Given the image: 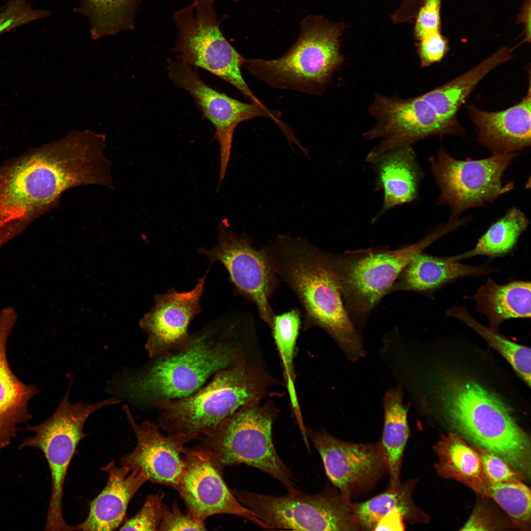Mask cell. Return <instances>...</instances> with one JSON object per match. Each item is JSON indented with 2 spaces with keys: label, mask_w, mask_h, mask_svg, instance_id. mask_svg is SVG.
I'll list each match as a JSON object with an SVG mask.
<instances>
[{
  "label": "cell",
  "mask_w": 531,
  "mask_h": 531,
  "mask_svg": "<svg viewBox=\"0 0 531 531\" xmlns=\"http://www.w3.org/2000/svg\"><path fill=\"white\" fill-rule=\"evenodd\" d=\"M416 481L412 479L401 483L395 489L388 488L368 501L352 503L359 530L375 531L383 517L394 511L400 512L404 520L410 523H428L429 517L413 501Z\"/></svg>",
  "instance_id": "cell-27"
},
{
  "label": "cell",
  "mask_w": 531,
  "mask_h": 531,
  "mask_svg": "<svg viewBox=\"0 0 531 531\" xmlns=\"http://www.w3.org/2000/svg\"><path fill=\"white\" fill-rule=\"evenodd\" d=\"M479 454L482 472L486 478L497 482H519L525 477L494 453L475 446Z\"/></svg>",
  "instance_id": "cell-36"
},
{
  "label": "cell",
  "mask_w": 531,
  "mask_h": 531,
  "mask_svg": "<svg viewBox=\"0 0 531 531\" xmlns=\"http://www.w3.org/2000/svg\"><path fill=\"white\" fill-rule=\"evenodd\" d=\"M80 179L74 157L54 142L5 162L0 167V239L56 207Z\"/></svg>",
  "instance_id": "cell-2"
},
{
  "label": "cell",
  "mask_w": 531,
  "mask_h": 531,
  "mask_svg": "<svg viewBox=\"0 0 531 531\" xmlns=\"http://www.w3.org/2000/svg\"><path fill=\"white\" fill-rule=\"evenodd\" d=\"M223 469L202 444L186 448L185 466L177 491L187 513L203 521L215 514H233L266 529L229 489L223 477Z\"/></svg>",
  "instance_id": "cell-17"
},
{
  "label": "cell",
  "mask_w": 531,
  "mask_h": 531,
  "mask_svg": "<svg viewBox=\"0 0 531 531\" xmlns=\"http://www.w3.org/2000/svg\"><path fill=\"white\" fill-rule=\"evenodd\" d=\"M262 249L280 281L298 299L303 330L322 329L351 362L365 358L362 335L346 308L328 252L304 238L288 235L278 236Z\"/></svg>",
  "instance_id": "cell-1"
},
{
  "label": "cell",
  "mask_w": 531,
  "mask_h": 531,
  "mask_svg": "<svg viewBox=\"0 0 531 531\" xmlns=\"http://www.w3.org/2000/svg\"><path fill=\"white\" fill-rule=\"evenodd\" d=\"M446 50V42L438 31L426 35L420 40L419 53L421 64L427 66L439 62Z\"/></svg>",
  "instance_id": "cell-39"
},
{
  "label": "cell",
  "mask_w": 531,
  "mask_h": 531,
  "mask_svg": "<svg viewBox=\"0 0 531 531\" xmlns=\"http://www.w3.org/2000/svg\"><path fill=\"white\" fill-rule=\"evenodd\" d=\"M164 496L162 491L148 495L141 509L133 516L126 519L118 530L158 531L162 518Z\"/></svg>",
  "instance_id": "cell-35"
},
{
  "label": "cell",
  "mask_w": 531,
  "mask_h": 531,
  "mask_svg": "<svg viewBox=\"0 0 531 531\" xmlns=\"http://www.w3.org/2000/svg\"><path fill=\"white\" fill-rule=\"evenodd\" d=\"M507 51L502 50L450 82L421 96L445 118L456 121V114L480 81L490 71L510 58Z\"/></svg>",
  "instance_id": "cell-28"
},
{
  "label": "cell",
  "mask_w": 531,
  "mask_h": 531,
  "mask_svg": "<svg viewBox=\"0 0 531 531\" xmlns=\"http://www.w3.org/2000/svg\"><path fill=\"white\" fill-rule=\"evenodd\" d=\"M205 521L187 513H183L178 504L174 503L171 508L163 504L162 518L158 531L206 530Z\"/></svg>",
  "instance_id": "cell-37"
},
{
  "label": "cell",
  "mask_w": 531,
  "mask_h": 531,
  "mask_svg": "<svg viewBox=\"0 0 531 531\" xmlns=\"http://www.w3.org/2000/svg\"><path fill=\"white\" fill-rule=\"evenodd\" d=\"M434 449L438 460L436 469L441 477L464 483L483 475L477 451L458 434L442 437Z\"/></svg>",
  "instance_id": "cell-30"
},
{
  "label": "cell",
  "mask_w": 531,
  "mask_h": 531,
  "mask_svg": "<svg viewBox=\"0 0 531 531\" xmlns=\"http://www.w3.org/2000/svg\"><path fill=\"white\" fill-rule=\"evenodd\" d=\"M101 470L108 478L102 491L90 502L88 514L75 531H110L118 529L123 522L128 505L148 479L137 470L117 465L115 460Z\"/></svg>",
  "instance_id": "cell-20"
},
{
  "label": "cell",
  "mask_w": 531,
  "mask_h": 531,
  "mask_svg": "<svg viewBox=\"0 0 531 531\" xmlns=\"http://www.w3.org/2000/svg\"><path fill=\"white\" fill-rule=\"evenodd\" d=\"M437 393L443 416L454 430L530 478V439L498 397L472 380L458 377L443 380Z\"/></svg>",
  "instance_id": "cell-4"
},
{
  "label": "cell",
  "mask_w": 531,
  "mask_h": 531,
  "mask_svg": "<svg viewBox=\"0 0 531 531\" xmlns=\"http://www.w3.org/2000/svg\"><path fill=\"white\" fill-rule=\"evenodd\" d=\"M11 325L0 324V450L7 446L17 435L20 425L31 415L30 400L39 390L22 382L11 371L6 356V342Z\"/></svg>",
  "instance_id": "cell-23"
},
{
  "label": "cell",
  "mask_w": 531,
  "mask_h": 531,
  "mask_svg": "<svg viewBox=\"0 0 531 531\" xmlns=\"http://www.w3.org/2000/svg\"><path fill=\"white\" fill-rule=\"evenodd\" d=\"M207 273L190 291L179 292L171 288L154 296V305L139 322L148 335L145 349L150 357L179 351L189 345L192 335L188 328L201 312L200 299Z\"/></svg>",
  "instance_id": "cell-18"
},
{
  "label": "cell",
  "mask_w": 531,
  "mask_h": 531,
  "mask_svg": "<svg viewBox=\"0 0 531 531\" xmlns=\"http://www.w3.org/2000/svg\"><path fill=\"white\" fill-rule=\"evenodd\" d=\"M232 492L266 530H359L352 503L334 486L314 495L298 490L279 497L237 489Z\"/></svg>",
  "instance_id": "cell-11"
},
{
  "label": "cell",
  "mask_w": 531,
  "mask_h": 531,
  "mask_svg": "<svg viewBox=\"0 0 531 531\" xmlns=\"http://www.w3.org/2000/svg\"><path fill=\"white\" fill-rule=\"evenodd\" d=\"M251 401L202 437V444L223 468L244 464L280 482L288 492L297 490L293 475L278 454L272 430L279 410L272 401Z\"/></svg>",
  "instance_id": "cell-8"
},
{
  "label": "cell",
  "mask_w": 531,
  "mask_h": 531,
  "mask_svg": "<svg viewBox=\"0 0 531 531\" xmlns=\"http://www.w3.org/2000/svg\"><path fill=\"white\" fill-rule=\"evenodd\" d=\"M278 382L259 362L248 359L238 348L233 363L216 373L206 386L177 400L162 401L153 406L162 410L160 427L186 444L207 434L242 406L261 401L272 393Z\"/></svg>",
  "instance_id": "cell-3"
},
{
  "label": "cell",
  "mask_w": 531,
  "mask_h": 531,
  "mask_svg": "<svg viewBox=\"0 0 531 531\" xmlns=\"http://www.w3.org/2000/svg\"><path fill=\"white\" fill-rule=\"evenodd\" d=\"M237 348L216 341L211 331L192 335L185 349L162 355L142 372L113 381L112 394L133 404L152 405L186 397L230 366Z\"/></svg>",
  "instance_id": "cell-5"
},
{
  "label": "cell",
  "mask_w": 531,
  "mask_h": 531,
  "mask_svg": "<svg viewBox=\"0 0 531 531\" xmlns=\"http://www.w3.org/2000/svg\"><path fill=\"white\" fill-rule=\"evenodd\" d=\"M441 0H426L417 18L415 35L418 40L426 35L438 31L440 25V4Z\"/></svg>",
  "instance_id": "cell-38"
},
{
  "label": "cell",
  "mask_w": 531,
  "mask_h": 531,
  "mask_svg": "<svg viewBox=\"0 0 531 531\" xmlns=\"http://www.w3.org/2000/svg\"><path fill=\"white\" fill-rule=\"evenodd\" d=\"M369 163L376 175V189L383 193V206L373 221L393 207L416 199L423 174L412 146L387 150Z\"/></svg>",
  "instance_id": "cell-21"
},
{
  "label": "cell",
  "mask_w": 531,
  "mask_h": 531,
  "mask_svg": "<svg viewBox=\"0 0 531 531\" xmlns=\"http://www.w3.org/2000/svg\"><path fill=\"white\" fill-rule=\"evenodd\" d=\"M531 86L521 102L507 109L486 112L471 107L480 143L493 153H517L531 145Z\"/></svg>",
  "instance_id": "cell-22"
},
{
  "label": "cell",
  "mask_w": 531,
  "mask_h": 531,
  "mask_svg": "<svg viewBox=\"0 0 531 531\" xmlns=\"http://www.w3.org/2000/svg\"><path fill=\"white\" fill-rule=\"evenodd\" d=\"M403 517L398 511L383 517L378 523L375 531H401L404 530Z\"/></svg>",
  "instance_id": "cell-41"
},
{
  "label": "cell",
  "mask_w": 531,
  "mask_h": 531,
  "mask_svg": "<svg viewBox=\"0 0 531 531\" xmlns=\"http://www.w3.org/2000/svg\"><path fill=\"white\" fill-rule=\"evenodd\" d=\"M472 299L477 310L487 317L490 327L494 329L507 320L531 317L530 282L499 285L489 278L477 289Z\"/></svg>",
  "instance_id": "cell-26"
},
{
  "label": "cell",
  "mask_w": 531,
  "mask_h": 531,
  "mask_svg": "<svg viewBox=\"0 0 531 531\" xmlns=\"http://www.w3.org/2000/svg\"><path fill=\"white\" fill-rule=\"evenodd\" d=\"M370 114L376 123L363 137L370 140L378 139L379 143L366 156L368 162L387 150L412 146L431 136L457 131L456 121L441 116L421 96L403 99L378 94L370 108Z\"/></svg>",
  "instance_id": "cell-14"
},
{
  "label": "cell",
  "mask_w": 531,
  "mask_h": 531,
  "mask_svg": "<svg viewBox=\"0 0 531 531\" xmlns=\"http://www.w3.org/2000/svg\"><path fill=\"white\" fill-rule=\"evenodd\" d=\"M487 264L471 266L451 257H438L422 252L416 254L403 269L389 293L399 291L429 292L453 280L495 271Z\"/></svg>",
  "instance_id": "cell-24"
},
{
  "label": "cell",
  "mask_w": 531,
  "mask_h": 531,
  "mask_svg": "<svg viewBox=\"0 0 531 531\" xmlns=\"http://www.w3.org/2000/svg\"><path fill=\"white\" fill-rule=\"evenodd\" d=\"M72 383L71 379L63 398L51 416L39 424L26 428L33 435L23 440L18 446L19 449L32 447L39 450L49 467L51 491L46 531L73 530V526L65 521L62 509L64 485L69 464L77 446L86 436L84 427L89 416L101 408L121 402L112 397L93 403L82 401L71 403L69 396Z\"/></svg>",
  "instance_id": "cell-9"
},
{
  "label": "cell",
  "mask_w": 531,
  "mask_h": 531,
  "mask_svg": "<svg viewBox=\"0 0 531 531\" xmlns=\"http://www.w3.org/2000/svg\"><path fill=\"white\" fill-rule=\"evenodd\" d=\"M301 312L296 308L274 315L270 328L283 368L284 378L292 410L298 423L303 422L295 387L294 360L302 324Z\"/></svg>",
  "instance_id": "cell-29"
},
{
  "label": "cell",
  "mask_w": 531,
  "mask_h": 531,
  "mask_svg": "<svg viewBox=\"0 0 531 531\" xmlns=\"http://www.w3.org/2000/svg\"><path fill=\"white\" fill-rule=\"evenodd\" d=\"M232 0V1H239L240 0Z\"/></svg>",
  "instance_id": "cell-42"
},
{
  "label": "cell",
  "mask_w": 531,
  "mask_h": 531,
  "mask_svg": "<svg viewBox=\"0 0 531 531\" xmlns=\"http://www.w3.org/2000/svg\"><path fill=\"white\" fill-rule=\"evenodd\" d=\"M529 223L524 213L513 206L489 228L472 250L452 258L459 261L478 255L496 257L505 254L514 248Z\"/></svg>",
  "instance_id": "cell-31"
},
{
  "label": "cell",
  "mask_w": 531,
  "mask_h": 531,
  "mask_svg": "<svg viewBox=\"0 0 531 531\" xmlns=\"http://www.w3.org/2000/svg\"><path fill=\"white\" fill-rule=\"evenodd\" d=\"M447 233L446 227L441 225L419 241L394 250L375 248L342 254L328 252L346 308L358 330L365 326L372 311L389 294L410 261Z\"/></svg>",
  "instance_id": "cell-7"
},
{
  "label": "cell",
  "mask_w": 531,
  "mask_h": 531,
  "mask_svg": "<svg viewBox=\"0 0 531 531\" xmlns=\"http://www.w3.org/2000/svg\"><path fill=\"white\" fill-rule=\"evenodd\" d=\"M405 391L397 385L386 391L383 398L384 425L380 441L389 474L388 488L399 486L401 465L409 437L408 414L410 404L404 402Z\"/></svg>",
  "instance_id": "cell-25"
},
{
  "label": "cell",
  "mask_w": 531,
  "mask_h": 531,
  "mask_svg": "<svg viewBox=\"0 0 531 531\" xmlns=\"http://www.w3.org/2000/svg\"><path fill=\"white\" fill-rule=\"evenodd\" d=\"M492 523L490 518L485 513L481 507L475 508V511L466 523L462 531H484L491 530Z\"/></svg>",
  "instance_id": "cell-40"
},
{
  "label": "cell",
  "mask_w": 531,
  "mask_h": 531,
  "mask_svg": "<svg viewBox=\"0 0 531 531\" xmlns=\"http://www.w3.org/2000/svg\"><path fill=\"white\" fill-rule=\"evenodd\" d=\"M446 315L460 320L481 336L506 359L520 378L530 386L531 351L529 348L511 341L496 329L482 325L464 307L452 308L446 311Z\"/></svg>",
  "instance_id": "cell-34"
},
{
  "label": "cell",
  "mask_w": 531,
  "mask_h": 531,
  "mask_svg": "<svg viewBox=\"0 0 531 531\" xmlns=\"http://www.w3.org/2000/svg\"><path fill=\"white\" fill-rule=\"evenodd\" d=\"M218 230L216 245L198 252L211 263L224 266L236 294L254 303L260 319L270 327L275 315L270 300L278 287V276L263 249L256 248L245 233L237 235L223 224Z\"/></svg>",
  "instance_id": "cell-13"
},
{
  "label": "cell",
  "mask_w": 531,
  "mask_h": 531,
  "mask_svg": "<svg viewBox=\"0 0 531 531\" xmlns=\"http://www.w3.org/2000/svg\"><path fill=\"white\" fill-rule=\"evenodd\" d=\"M168 75L178 88L194 98L203 115L215 129L213 139L220 147V172L218 186L225 179L229 165L235 128L240 123L258 117H269L284 132L288 126L266 107L256 103H244L206 85L192 66L179 59H168Z\"/></svg>",
  "instance_id": "cell-15"
},
{
  "label": "cell",
  "mask_w": 531,
  "mask_h": 531,
  "mask_svg": "<svg viewBox=\"0 0 531 531\" xmlns=\"http://www.w3.org/2000/svg\"><path fill=\"white\" fill-rule=\"evenodd\" d=\"M214 1L192 0L189 5L174 13L178 32L173 50L184 62L210 72L233 85L251 102L265 107L242 77L241 68L246 58L223 35Z\"/></svg>",
  "instance_id": "cell-10"
},
{
  "label": "cell",
  "mask_w": 531,
  "mask_h": 531,
  "mask_svg": "<svg viewBox=\"0 0 531 531\" xmlns=\"http://www.w3.org/2000/svg\"><path fill=\"white\" fill-rule=\"evenodd\" d=\"M473 491L494 500L514 520L530 523L531 515V493L522 481L497 482L482 475L465 482Z\"/></svg>",
  "instance_id": "cell-33"
},
{
  "label": "cell",
  "mask_w": 531,
  "mask_h": 531,
  "mask_svg": "<svg viewBox=\"0 0 531 531\" xmlns=\"http://www.w3.org/2000/svg\"><path fill=\"white\" fill-rule=\"evenodd\" d=\"M517 155L495 154L482 159L462 160L442 147L436 156L430 157V170L440 190L437 204L450 208L449 220H457L464 211L483 206L511 190L513 184H503L502 177Z\"/></svg>",
  "instance_id": "cell-12"
},
{
  "label": "cell",
  "mask_w": 531,
  "mask_h": 531,
  "mask_svg": "<svg viewBox=\"0 0 531 531\" xmlns=\"http://www.w3.org/2000/svg\"><path fill=\"white\" fill-rule=\"evenodd\" d=\"M139 0H83L79 11L89 20L95 39L134 27Z\"/></svg>",
  "instance_id": "cell-32"
},
{
  "label": "cell",
  "mask_w": 531,
  "mask_h": 531,
  "mask_svg": "<svg viewBox=\"0 0 531 531\" xmlns=\"http://www.w3.org/2000/svg\"><path fill=\"white\" fill-rule=\"evenodd\" d=\"M342 24L311 15L300 23L297 40L281 57L246 59L243 63L257 79L276 88L322 94L343 61L339 38Z\"/></svg>",
  "instance_id": "cell-6"
},
{
  "label": "cell",
  "mask_w": 531,
  "mask_h": 531,
  "mask_svg": "<svg viewBox=\"0 0 531 531\" xmlns=\"http://www.w3.org/2000/svg\"><path fill=\"white\" fill-rule=\"evenodd\" d=\"M307 435L322 459L327 477L347 500L373 488L388 472L380 442L375 443L346 442L324 429L306 428Z\"/></svg>",
  "instance_id": "cell-16"
},
{
  "label": "cell",
  "mask_w": 531,
  "mask_h": 531,
  "mask_svg": "<svg viewBox=\"0 0 531 531\" xmlns=\"http://www.w3.org/2000/svg\"><path fill=\"white\" fill-rule=\"evenodd\" d=\"M122 410L137 439L133 450L120 458L121 466L145 474L148 481L177 490L185 466V444L160 432L159 424L137 423L127 405Z\"/></svg>",
  "instance_id": "cell-19"
}]
</instances>
